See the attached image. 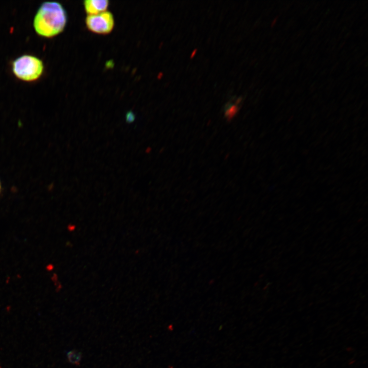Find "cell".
<instances>
[{
	"mask_svg": "<svg viewBox=\"0 0 368 368\" xmlns=\"http://www.w3.org/2000/svg\"><path fill=\"white\" fill-rule=\"evenodd\" d=\"M67 21L66 12L60 3L46 1L41 3L37 10L33 26L38 35L52 38L64 30Z\"/></svg>",
	"mask_w": 368,
	"mask_h": 368,
	"instance_id": "1",
	"label": "cell"
},
{
	"mask_svg": "<svg viewBox=\"0 0 368 368\" xmlns=\"http://www.w3.org/2000/svg\"><path fill=\"white\" fill-rule=\"evenodd\" d=\"M13 75L22 81L31 82L41 78L44 70L43 61L37 56L23 54L15 58L11 63Z\"/></svg>",
	"mask_w": 368,
	"mask_h": 368,
	"instance_id": "2",
	"label": "cell"
},
{
	"mask_svg": "<svg viewBox=\"0 0 368 368\" xmlns=\"http://www.w3.org/2000/svg\"><path fill=\"white\" fill-rule=\"evenodd\" d=\"M87 29L99 34L109 33L114 27V18L112 13L105 11L95 15H89L85 20Z\"/></svg>",
	"mask_w": 368,
	"mask_h": 368,
	"instance_id": "3",
	"label": "cell"
},
{
	"mask_svg": "<svg viewBox=\"0 0 368 368\" xmlns=\"http://www.w3.org/2000/svg\"><path fill=\"white\" fill-rule=\"evenodd\" d=\"M109 5L107 0H87L84 2L86 12L89 15H95L105 12Z\"/></svg>",
	"mask_w": 368,
	"mask_h": 368,
	"instance_id": "4",
	"label": "cell"
},
{
	"mask_svg": "<svg viewBox=\"0 0 368 368\" xmlns=\"http://www.w3.org/2000/svg\"><path fill=\"white\" fill-rule=\"evenodd\" d=\"M69 361L75 365H79L82 359V353L79 351L72 350L67 353Z\"/></svg>",
	"mask_w": 368,
	"mask_h": 368,
	"instance_id": "5",
	"label": "cell"
},
{
	"mask_svg": "<svg viewBox=\"0 0 368 368\" xmlns=\"http://www.w3.org/2000/svg\"><path fill=\"white\" fill-rule=\"evenodd\" d=\"M125 120L126 122L128 123H133L135 120L134 113L131 111L127 112L125 116Z\"/></svg>",
	"mask_w": 368,
	"mask_h": 368,
	"instance_id": "6",
	"label": "cell"
},
{
	"mask_svg": "<svg viewBox=\"0 0 368 368\" xmlns=\"http://www.w3.org/2000/svg\"><path fill=\"white\" fill-rule=\"evenodd\" d=\"M2 183H1V180H0V193H1V191H2Z\"/></svg>",
	"mask_w": 368,
	"mask_h": 368,
	"instance_id": "7",
	"label": "cell"
}]
</instances>
